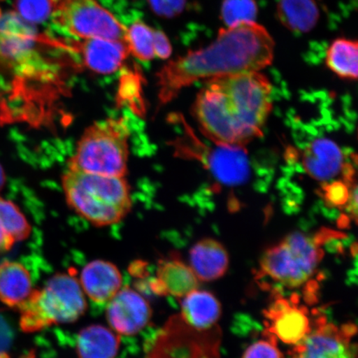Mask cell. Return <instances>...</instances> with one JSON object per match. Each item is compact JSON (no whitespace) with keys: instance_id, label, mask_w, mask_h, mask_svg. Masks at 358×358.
Listing matches in <instances>:
<instances>
[{"instance_id":"6da1fadb","label":"cell","mask_w":358,"mask_h":358,"mask_svg":"<svg viewBox=\"0 0 358 358\" xmlns=\"http://www.w3.org/2000/svg\"><path fill=\"white\" fill-rule=\"evenodd\" d=\"M271 108L270 82L259 71H249L206 80L192 112L215 144L244 147L262 136Z\"/></svg>"},{"instance_id":"7a4b0ae2","label":"cell","mask_w":358,"mask_h":358,"mask_svg":"<svg viewBox=\"0 0 358 358\" xmlns=\"http://www.w3.org/2000/svg\"><path fill=\"white\" fill-rule=\"evenodd\" d=\"M275 47L271 35L256 22L221 29L208 46L169 61L159 71L161 104L200 80L266 69L274 59Z\"/></svg>"},{"instance_id":"3957f363","label":"cell","mask_w":358,"mask_h":358,"mask_svg":"<svg viewBox=\"0 0 358 358\" xmlns=\"http://www.w3.org/2000/svg\"><path fill=\"white\" fill-rule=\"evenodd\" d=\"M62 182L67 204L93 226L115 225L131 212V189L124 177L67 168Z\"/></svg>"},{"instance_id":"277c9868","label":"cell","mask_w":358,"mask_h":358,"mask_svg":"<svg viewBox=\"0 0 358 358\" xmlns=\"http://www.w3.org/2000/svg\"><path fill=\"white\" fill-rule=\"evenodd\" d=\"M87 308L86 295L77 277L71 272L57 273L42 289H34L20 308L21 329L34 333L52 325L74 323Z\"/></svg>"},{"instance_id":"5b68a950","label":"cell","mask_w":358,"mask_h":358,"mask_svg":"<svg viewBox=\"0 0 358 358\" xmlns=\"http://www.w3.org/2000/svg\"><path fill=\"white\" fill-rule=\"evenodd\" d=\"M129 136V128L124 119H107L94 123L80 137L67 168L124 177L128 167Z\"/></svg>"},{"instance_id":"8992f818","label":"cell","mask_w":358,"mask_h":358,"mask_svg":"<svg viewBox=\"0 0 358 358\" xmlns=\"http://www.w3.org/2000/svg\"><path fill=\"white\" fill-rule=\"evenodd\" d=\"M324 256L315 236L294 232L266 250L258 278L266 277L285 288L301 287L312 278Z\"/></svg>"},{"instance_id":"52a82bcc","label":"cell","mask_w":358,"mask_h":358,"mask_svg":"<svg viewBox=\"0 0 358 358\" xmlns=\"http://www.w3.org/2000/svg\"><path fill=\"white\" fill-rule=\"evenodd\" d=\"M62 34L83 39L125 40V27L96 0H64L51 17Z\"/></svg>"},{"instance_id":"ba28073f","label":"cell","mask_w":358,"mask_h":358,"mask_svg":"<svg viewBox=\"0 0 358 358\" xmlns=\"http://www.w3.org/2000/svg\"><path fill=\"white\" fill-rule=\"evenodd\" d=\"M356 333L355 324L338 327L317 317L310 334L289 352V358H355L352 339Z\"/></svg>"},{"instance_id":"9c48e42d","label":"cell","mask_w":358,"mask_h":358,"mask_svg":"<svg viewBox=\"0 0 358 358\" xmlns=\"http://www.w3.org/2000/svg\"><path fill=\"white\" fill-rule=\"evenodd\" d=\"M164 337L172 344L159 358H221L222 332L217 326L207 330L192 328L180 315L173 317L165 329Z\"/></svg>"},{"instance_id":"30bf717a","label":"cell","mask_w":358,"mask_h":358,"mask_svg":"<svg viewBox=\"0 0 358 358\" xmlns=\"http://www.w3.org/2000/svg\"><path fill=\"white\" fill-rule=\"evenodd\" d=\"M189 150L192 158L200 161L217 181L227 186L243 185L250 176L249 160L243 147L217 145L210 148L194 138Z\"/></svg>"},{"instance_id":"8fae6325","label":"cell","mask_w":358,"mask_h":358,"mask_svg":"<svg viewBox=\"0 0 358 358\" xmlns=\"http://www.w3.org/2000/svg\"><path fill=\"white\" fill-rule=\"evenodd\" d=\"M268 337L295 345L310 334L312 323L306 307L299 306L297 294L290 299L276 295L275 301L263 312Z\"/></svg>"},{"instance_id":"7c38bea8","label":"cell","mask_w":358,"mask_h":358,"mask_svg":"<svg viewBox=\"0 0 358 358\" xmlns=\"http://www.w3.org/2000/svg\"><path fill=\"white\" fill-rule=\"evenodd\" d=\"M106 316L110 328L119 335L141 333L150 323L153 310L149 301L128 285L106 303Z\"/></svg>"},{"instance_id":"4fadbf2b","label":"cell","mask_w":358,"mask_h":358,"mask_svg":"<svg viewBox=\"0 0 358 358\" xmlns=\"http://www.w3.org/2000/svg\"><path fill=\"white\" fill-rule=\"evenodd\" d=\"M71 47L80 53L88 69L102 75L116 73L129 55L127 43L115 40L84 39Z\"/></svg>"},{"instance_id":"5bb4252c","label":"cell","mask_w":358,"mask_h":358,"mask_svg":"<svg viewBox=\"0 0 358 358\" xmlns=\"http://www.w3.org/2000/svg\"><path fill=\"white\" fill-rule=\"evenodd\" d=\"M78 280L85 295L99 304L108 303L123 286L122 272L115 264L104 259L89 262Z\"/></svg>"},{"instance_id":"9a60e30c","label":"cell","mask_w":358,"mask_h":358,"mask_svg":"<svg viewBox=\"0 0 358 358\" xmlns=\"http://www.w3.org/2000/svg\"><path fill=\"white\" fill-rule=\"evenodd\" d=\"M199 280L190 266L180 259H161L157 266L155 278L150 280L152 292L165 296L182 299L198 289Z\"/></svg>"},{"instance_id":"2e32d148","label":"cell","mask_w":358,"mask_h":358,"mask_svg":"<svg viewBox=\"0 0 358 358\" xmlns=\"http://www.w3.org/2000/svg\"><path fill=\"white\" fill-rule=\"evenodd\" d=\"M345 155L337 144L327 138H317L306 147L303 164L310 176L324 182L343 173Z\"/></svg>"},{"instance_id":"e0dca14e","label":"cell","mask_w":358,"mask_h":358,"mask_svg":"<svg viewBox=\"0 0 358 358\" xmlns=\"http://www.w3.org/2000/svg\"><path fill=\"white\" fill-rule=\"evenodd\" d=\"M189 258L190 267L201 281L220 279L229 266L227 250L213 239H203L196 243L190 250Z\"/></svg>"},{"instance_id":"ac0fdd59","label":"cell","mask_w":358,"mask_h":358,"mask_svg":"<svg viewBox=\"0 0 358 358\" xmlns=\"http://www.w3.org/2000/svg\"><path fill=\"white\" fill-rule=\"evenodd\" d=\"M182 299L179 315L186 324L198 330H207L217 325L222 307L213 294L195 289Z\"/></svg>"},{"instance_id":"d6986e66","label":"cell","mask_w":358,"mask_h":358,"mask_svg":"<svg viewBox=\"0 0 358 358\" xmlns=\"http://www.w3.org/2000/svg\"><path fill=\"white\" fill-rule=\"evenodd\" d=\"M33 291L32 278L21 263L0 262V301L20 310Z\"/></svg>"},{"instance_id":"ffe728a7","label":"cell","mask_w":358,"mask_h":358,"mask_svg":"<svg viewBox=\"0 0 358 358\" xmlns=\"http://www.w3.org/2000/svg\"><path fill=\"white\" fill-rule=\"evenodd\" d=\"M120 347L119 334L101 324L80 330L76 343L78 358H116Z\"/></svg>"},{"instance_id":"44dd1931","label":"cell","mask_w":358,"mask_h":358,"mask_svg":"<svg viewBox=\"0 0 358 358\" xmlns=\"http://www.w3.org/2000/svg\"><path fill=\"white\" fill-rule=\"evenodd\" d=\"M276 15L291 32L307 34L317 25L320 13L315 0H279Z\"/></svg>"},{"instance_id":"7402d4cb","label":"cell","mask_w":358,"mask_h":358,"mask_svg":"<svg viewBox=\"0 0 358 358\" xmlns=\"http://www.w3.org/2000/svg\"><path fill=\"white\" fill-rule=\"evenodd\" d=\"M31 230L19 207L11 201L0 198V253L8 252L13 245L28 238Z\"/></svg>"},{"instance_id":"603a6c76","label":"cell","mask_w":358,"mask_h":358,"mask_svg":"<svg viewBox=\"0 0 358 358\" xmlns=\"http://www.w3.org/2000/svg\"><path fill=\"white\" fill-rule=\"evenodd\" d=\"M325 62L327 66L339 78L357 80V41L345 38L335 39L327 50Z\"/></svg>"},{"instance_id":"cb8c5ba5","label":"cell","mask_w":358,"mask_h":358,"mask_svg":"<svg viewBox=\"0 0 358 358\" xmlns=\"http://www.w3.org/2000/svg\"><path fill=\"white\" fill-rule=\"evenodd\" d=\"M125 27V43L129 53L142 62H150L155 57L153 46V29L140 17Z\"/></svg>"},{"instance_id":"d4e9b609","label":"cell","mask_w":358,"mask_h":358,"mask_svg":"<svg viewBox=\"0 0 358 358\" xmlns=\"http://www.w3.org/2000/svg\"><path fill=\"white\" fill-rule=\"evenodd\" d=\"M258 6L256 0H223L221 20L226 28L241 22H256Z\"/></svg>"},{"instance_id":"484cf974","label":"cell","mask_w":358,"mask_h":358,"mask_svg":"<svg viewBox=\"0 0 358 358\" xmlns=\"http://www.w3.org/2000/svg\"><path fill=\"white\" fill-rule=\"evenodd\" d=\"M57 3L52 0H16V13L32 24H43L51 19Z\"/></svg>"},{"instance_id":"4316f807","label":"cell","mask_w":358,"mask_h":358,"mask_svg":"<svg viewBox=\"0 0 358 358\" xmlns=\"http://www.w3.org/2000/svg\"><path fill=\"white\" fill-rule=\"evenodd\" d=\"M355 185L345 181L324 182L322 186V196L327 205L332 208H345L350 198L351 187Z\"/></svg>"},{"instance_id":"83f0119b","label":"cell","mask_w":358,"mask_h":358,"mask_svg":"<svg viewBox=\"0 0 358 358\" xmlns=\"http://www.w3.org/2000/svg\"><path fill=\"white\" fill-rule=\"evenodd\" d=\"M268 340H261L250 345L244 352L243 358H283L278 348L276 340L268 337Z\"/></svg>"},{"instance_id":"f1b7e54d","label":"cell","mask_w":358,"mask_h":358,"mask_svg":"<svg viewBox=\"0 0 358 358\" xmlns=\"http://www.w3.org/2000/svg\"><path fill=\"white\" fill-rule=\"evenodd\" d=\"M153 46L155 57L160 59L166 60L172 55V45L163 31L154 29Z\"/></svg>"},{"instance_id":"f546056e","label":"cell","mask_w":358,"mask_h":358,"mask_svg":"<svg viewBox=\"0 0 358 358\" xmlns=\"http://www.w3.org/2000/svg\"><path fill=\"white\" fill-rule=\"evenodd\" d=\"M11 343V332L6 322L0 316V358H8L7 350Z\"/></svg>"},{"instance_id":"4dcf8cb0","label":"cell","mask_w":358,"mask_h":358,"mask_svg":"<svg viewBox=\"0 0 358 358\" xmlns=\"http://www.w3.org/2000/svg\"><path fill=\"white\" fill-rule=\"evenodd\" d=\"M6 173H4L3 169L0 165V191L3 189L4 185H6Z\"/></svg>"},{"instance_id":"1f68e13d","label":"cell","mask_w":358,"mask_h":358,"mask_svg":"<svg viewBox=\"0 0 358 358\" xmlns=\"http://www.w3.org/2000/svg\"><path fill=\"white\" fill-rule=\"evenodd\" d=\"M52 1L57 4V3H59L62 1H64V0H52Z\"/></svg>"}]
</instances>
